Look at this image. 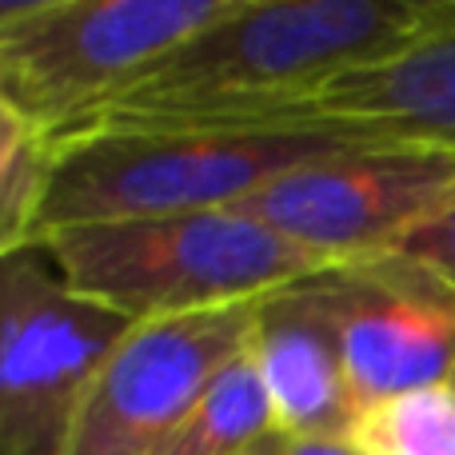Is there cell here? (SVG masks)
I'll return each mask as SVG.
<instances>
[{
	"instance_id": "cell-1",
	"label": "cell",
	"mask_w": 455,
	"mask_h": 455,
	"mask_svg": "<svg viewBox=\"0 0 455 455\" xmlns=\"http://www.w3.org/2000/svg\"><path fill=\"white\" fill-rule=\"evenodd\" d=\"M451 16L455 0H235L48 140L60 148L92 136L220 124L392 52Z\"/></svg>"
},
{
	"instance_id": "cell-2",
	"label": "cell",
	"mask_w": 455,
	"mask_h": 455,
	"mask_svg": "<svg viewBox=\"0 0 455 455\" xmlns=\"http://www.w3.org/2000/svg\"><path fill=\"white\" fill-rule=\"evenodd\" d=\"M40 243L68 288L136 323L256 304L323 272L312 251L235 208L64 228Z\"/></svg>"
},
{
	"instance_id": "cell-3",
	"label": "cell",
	"mask_w": 455,
	"mask_h": 455,
	"mask_svg": "<svg viewBox=\"0 0 455 455\" xmlns=\"http://www.w3.org/2000/svg\"><path fill=\"white\" fill-rule=\"evenodd\" d=\"M355 144L336 132L160 128L60 144L32 243L64 228L164 220L235 208L267 180Z\"/></svg>"
},
{
	"instance_id": "cell-4",
	"label": "cell",
	"mask_w": 455,
	"mask_h": 455,
	"mask_svg": "<svg viewBox=\"0 0 455 455\" xmlns=\"http://www.w3.org/2000/svg\"><path fill=\"white\" fill-rule=\"evenodd\" d=\"M235 0H0V112L52 136Z\"/></svg>"
},
{
	"instance_id": "cell-5",
	"label": "cell",
	"mask_w": 455,
	"mask_h": 455,
	"mask_svg": "<svg viewBox=\"0 0 455 455\" xmlns=\"http://www.w3.org/2000/svg\"><path fill=\"white\" fill-rule=\"evenodd\" d=\"M136 320L68 288L44 243L0 256V455H64L92 379Z\"/></svg>"
},
{
	"instance_id": "cell-6",
	"label": "cell",
	"mask_w": 455,
	"mask_h": 455,
	"mask_svg": "<svg viewBox=\"0 0 455 455\" xmlns=\"http://www.w3.org/2000/svg\"><path fill=\"white\" fill-rule=\"evenodd\" d=\"M455 192V152L355 140L267 180L235 212L312 251L323 267L387 256Z\"/></svg>"
},
{
	"instance_id": "cell-7",
	"label": "cell",
	"mask_w": 455,
	"mask_h": 455,
	"mask_svg": "<svg viewBox=\"0 0 455 455\" xmlns=\"http://www.w3.org/2000/svg\"><path fill=\"white\" fill-rule=\"evenodd\" d=\"M256 304L136 323L92 379L64 455H156L196 400L248 352Z\"/></svg>"
},
{
	"instance_id": "cell-8",
	"label": "cell",
	"mask_w": 455,
	"mask_h": 455,
	"mask_svg": "<svg viewBox=\"0 0 455 455\" xmlns=\"http://www.w3.org/2000/svg\"><path fill=\"white\" fill-rule=\"evenodd\" d=\"M339 331L355 400L376 403L455 379V288L387 251L312 275Z\"/></svg>"
},
{
	"instance_id": "cell-9",
	"label": "cell",
	"mask_w": 455,
	"mask_h": 455,
	"mask_svg": "<svg viewBox=\"0 0 455 455\" xmlns=\"http://www.w3.org/2000/svg\"><path fill=\"white\" fill-rule=\"evenodd\" d=\"M224 132H336L455 152V16L288 100L220 120Z\"/></svg>"
},
{
	"instance_id": "cell-10",
	"label": "cell",
	"mask_w": 455,
	"mask_h": 455,
	"mask_svg": "<svg viewBox=\"0 0 455 455\" xmlns=\"http://www.w3.org/2000/svg\"><path fill=\"white\" fill-rule=\"evenodd\" d=\"M251 360L264 376L275 427L288 440L347 435L360 416L339 331L315 280H296L256 299Z\"/></svg>"
},
{
	"instance_id": "cell-11",
	"label": "cell",
	"mask_w": 455,
	"mask_h": 455,
	"mask_svg": "<svg viewBox=\"0 0 455 455\" xmlns=\"http://www.w3.org/2000/svg\"><path fill=\"white\" fill-rule=\"evenodd\" d=\"M280 432L251 347L212 379L156 455H248Z\"/></svg>"
},
{
	"instance_id": "cell-12",
	"label": "cell",
	"mask_w": 455,
	"mask_h": 455,
	"mask_svg": "<svg viewBox=\"0 0 455 455\" xmlns=\"http://www.w3.org/2000/svg\"><path fill=\"white\" fill-rule=\"evenodd\" d=\"M347 440L360 455H455V387L432 384L363 403Z\"/></svg>"
},
{
	"instance_id": "cell-13",
	"label": "cell",
	"mask_w": 455,
	"mask_h": 455,
	"mask_svg": "<svg viewBox=\"0 0 455 455\" xmlns=\"http://www.w3.org/2000/svg\"><path fill=\"white\" fill-rule=\"evenodd\" d=\"M52 164L56 144L12 112H0V256L32 243Z\"/></svg>"
},
{
	"instance_id": "cell-14",
	"label": "cell",
	"mask_w": 455,
	"mask_h": 455,
	"mask_svg": "<svg viewBox=\"0 0 455 455\" xmlns=\"http://www.w3.org/2000/svg\"><path fill=\"white\" fill-rule=\"evenodd\" d=\"M395 251L424 264L427 272H435L440 280H448L455 288V192L435 212H427L424 220L411 228Z\"/></svg>"
},
{
	"instance_id": "cell-15",
	"label": "cell",
	"mask_w": 455,
	"mask_h": 455,
	"mask_svg": "<svg viewBox=\"0 0 455 455\" xmlns=\"http://www.w3.org/2000/svg\"><path fill=\"white\" fill-rule=\"evenodd\" d=\"M283 455H360L347 435H312V440H283Z\"/></svg>"
},
{
	"instance_id": "cell-16",
	"label": "cell",
	"mask_w": 455,
	"mask_h": 455,
	"mask_svg": "<svg viewBox=\"0 0 455 455\" xmlns=\"http://www.w3.org/2000/svg\"><path fill=\"white\" fill-rule=\"evenodd\" d=\"M283 440H288V435H283V432H275L272 440H264V443H259V448H251L248 455H283Z\"/></svg>"
},
{
	"instance_id": "cell-17",
	"label": "cell",
	"mask_w": 455,
	"mask_h": 455,
	"mask_svg": "<svg viewBox=\"0 0 455 455\" xmlns=\"http://www.w3.org/2000/svg\"><path fill=\"white\" fill-rule=\"evenodd\" d=\"M451 387H455V379H451Z\"/></svg>"
}]
</instances>
